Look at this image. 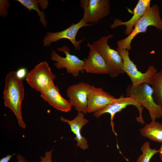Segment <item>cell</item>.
<instances>
[{"label":"cell","instance_id":"cell-15","mask_svg":"<svg viewBox=\"0 0 162 162\" xmlns=\"http://www.w3.org/2000/svg\"><path fill=\"white\" fill-rule=\"evenodd\" d=\"M40 93L43 99L55 109L65 112H68L71 110L72 106L69 101L60 94L57 86L54 85Z\"/></svg>","mask_w":162,"mask_h":162},{"label":"cell","instance_id":"cell-27","mask_svg":"<svg viewBox=\"0 0 162 162\" xmlns=\"http://www.w3.org/2000/svg\"><path fill=\"white\" fill-rule=\"evenodd\" d=\"M159 156L160 160L162 161V143L160 148L158 150Z\"/></svg>","mask_w":162,"mask_h":162},{"label":"cell","instance_id":"cell-12","mask_svg":"<svg viewBox=\"0 0 162 162\" xmlns=\"http://www.w3.org/2000/svg\"><path fill=\"white\" fill-rule=\"evenodd\" d=\"M117 99L101 88L92 85L88 98L87 112L94 113L102 110Z\"/></svg>","mask_w":162,"mask_h":162},{"label":"cell","instance_id":"cell-6","mask_svg":"<svg viewBox=\"0 0 162 162\" xmlns=\"http://www.w3.org/2000/svg\"><path fill=\"white\" fill-rule=\"evenodd\" d=\"M116 50L123 60L125 73L129 77L133 86L146 83L150 85L157 70L153 65L148 66L147 71L142 73L138 70L136 66L130 59L128 50L117 47Z\"/></svg>","mask_w":162,"mask_h":162},{"label":"cell","instance_id":"cell-5","mask_svg":"<svg viewBox=\"0 0 162 162\" xmlns=\"http://www.w3.org/2000/svg\"><path fill=\"white\" fill-rule=\"evenodd\" d=\"M56 75L46 61L36 65L27 74L26 81L33 89L41 92L54 85Z\"/></svg>","mask_w":162,"mask_h":162},{"label":"cell","instance_id":"cell-26","mask_svg":"<svg viewBox=\"0 0 162 162\" xmlns=\"http://www.w3.org/2000/svg\"><path fill=\"white\" fill-rule=\"evenodd\" d=\"M18 161L17 162H28V161L25 160V158L22 155L18 154L16 156Z\"/></svg>","mask_w":162,"mask_h":162},{"label":"cell","instance_id":"cell-19","mask_svg":"<svg viewBox=\"0 0 162 162\" xmlns=\"http://www.w3.org/2000/svg\"><path fill=\"white\" fill-rule=\"evenodd\" d=\"M26 8L31 11L34 10L38 13L40 17V21L44 27L47 26V21L45 19V15L43 11L40 10L38 7L39 0H17Z\"/></svg>","mask_w":162,"mask_h":162},{"label":"cell","instance_id":"cell-14","mask_svg":"<svg viewBox=\"0 0 162 162\" xmlns=\"http://www.w3.org/2000/svg\"><path fill=\"white\" fill-rule=\"evenodd\" d=\"M150 0H139L134 10L133 15L128 20L122 21L118 18L115 19L113 23L110 25L113 29L121 26H125V35H129L133 30L136 23L150 7Z\"/></svg>","mask_w":162,"mask_h":162},{"label":"cell","instance_id":"cell-23","mask_svg":"<svg viewBox=\"0 0 162 162\" xmlns=\"http://www.w3.org/2000/svg\"><path fill=\"white\" fill-rule=\"evenodd\" d=\"M17 76L20 79L22 80L27 75V70L26 68H22L19 69L16 71Z\"/></svg>","mask_w":162,"mask_h":162},{"label":"cell","instance_id":"cell-1","mask_svg":"<svg viewBox=\"0 0 162 162\" xmlns=\"http://www.w3.org/2000/svg\"><path fill=\"white\" fill-rule=\"evenodd\" d=\"M5 81L3 92L4 106L12 110L20 127L25 128L26 125L22 118L21 110L24 96L22 80L17 76L16 71H11L7 75Z\"/></svg>","mask_w":162,"mask_h":162},{"label":"cell","instance_id":"cell-21","mask_svg":"<svg viewBox=\"0 0 162 162\" xmlns=\"http://www.w3.org/2000/svg\"><path fill=\"white\" fill-rule=\"evenodd\" d=\"M10 3L8 0L0 1V15L3 17H6L8 14V9Z\"/></svg>","mask_w":162,"mask_h":162},{"label":"cell","instance_id":"cell-16","mask_svg":"<svg viewBox=\"0 0 162 162\" xmlns=\"http://www.w3.org/2000/svg\"><path fill=\"white\" fill-rule=\"evenodd\" d=\"M84 114L78 112L77 116L72 120H69L63 117H60L61 121L67 123L70 126L71 131L76 136L74 139L77 141L76 146L83 150L89 147L87 140L81 133L82 128L88 122V120L84 117Z\"/></svg>","mask_w":162,"mask_h":162},{"label":"cell","instance_id":"cell-13","mask_svg":"<svg viewBox=\"0 0 162 162\" xmlns=\"http://www.w3.org/2000/svg\"><path fill=\"white\" fill-rule=\"evenodd\" d=\"M87 46L89 51L83 67L84 71L88 73L109 74L108 67L101 55L92 44L88 43Z\"/></svg>","mask_w":162,"mask_h":162},{"label":"cell","instance_id":"cell-8","mask_svg":"<svg viewBox=\"0 0 162 162\" xmlns=\"http://www.w3.org/2000/svg\"><path fill=\"white\" fill-rule=\"evenodd\" d=\"M80 2L84 10L82 19L86 23L98 22L110 14L109 0H82Z\"/></svg>","mask_w":162,"mask_h":162},{"label":"cell","instance_id":"cell-10","mask_svg":"<svg viewBox=\"0 0 162 162\" xmlns=\"http://www.w3.org/2000/svg\"><path fill=\"white\" fill-rule=\"evenodd\" d=\"M92 85L84 82L72 85L67 89L69 101L78 112H87L88 98Z\"/></svg>","mask_w":162,"mask_h":162},{"label":"cell","instance_id":"cell-17","mask_svg":"<svg viewBox=\"0 0 162 162\" xmlns=\"http://www.w3.org/2000/svg\"><path fill=\"white\" fill-rule=\"evenodd\" d=\"M140 130L143 136L152 141L162 143V123L152 120Z\"/></svg>","mask_w":162,"mask_h":162},{"label":"cell","instance_id":"cell-7","mask_svg":"<svg viewBox=\"0 0 162 162\" xmlns=\"http://www.w3.org/2000/svg\"><path fill=\"white\" fill-rule=\"evenodd\" d=\"M57 50L65 54V57H62L54 50H52L51 59L56 62L54 65L57 69L65 68L68 73L72 74L75 77L78 76L80 72H84L83 67L85 61L81 60L74 55L71 54L70 50L67 46H64L58 48Z\"/></svg>","mask_w":162,"mask_h":162},{"label":"cell","instance_id":"cell-3","mask_svg":"<svg viewBox=\"0 0 162 162\" xmlns=\"http://www.w3.org/2000/svg\"><path fill=\"white\" fill-rule=\"evenodd\" d=\"M113 37L111 34L102 36L94 41L92 44L104 59L109 76L114 78L125 73L122 57L116 50L111 48L108 44L109 40Z\"/></svg>","mask_w":162,"mask_h":162},{"label":"cell","instance_id":"cell-18","mask_svg":"<svg viewBox=\"0 0 162 162\" xmlns=\"http://www.w3.org/2000/svg\"><path fill=\"white\" fill-rule=\"evenodd\" d=\"M150 85L155 102L162 108V70L155 74Z\"/></svg>","mask_w":162,"mask_h":162},{"label":"cell","instance_id":"cell-22","mask_svg":"<svg viewBox=\"0 0 162 162\" xmlns=\"http://www.w3.org/2000/svg\"><path fill=\"white\" fill-rule=\"evenodd\" d=\"M53 149L46 151L44 157H40V161L39 162H52V152Z\"/></svg>","mask_w":162,"mask_h":162},{"label":"cell","instance_id":"cell-25","mask_svg":"<svg viewBox=\"0 0 162 162\" xmlns=\"http://www.w3.org/2000/svg\"><path fill=\"white\" fill-rule=\"evenodd\" d=\"M15 154V153H13L11 155L8 154L6 157L1 159L0 160V162H8L12 156Z\"/></svg>","mask_w":162,"mask_h":162},{"label":"cell","instance_id":"cell-11","mask_svg":"<svg viewBox=\"0 0 162 162\" xmlns=\"http://www.w3.org/2000/svg\"><path fill=\"white\" fill-rule=\"evenodd\" d=\"M130 105L135 106L138 110L139 116L136 118L137 121L142 124L145 123L142 116L143 107L133 98L131 97H124L123 94L121 95L116 101L109 104L105 108L94 112V115L98 118L104 114H109L110 115L111 124L114 132L113 121L114 116L116 113L120 112L127 106Z\"/></svg>","mask_w":162,"mask_h":162},{"label":"cell","instance_id":"cell-24","mask_svg":"<svg viewBox=\"0 0 162 162\" xmlns=\"http://www.w3.org/2000/svg\"><path fill=\"white\" fill-rule=\"evenodd\" d=\"M49 4L48 0H39V5L43 10L46 9Z\"/></svg>","mask_w":162,"mask_h":162},{"label":"cell","instance_id":"cell-9","mask_svg":"<svg viewBox=\"0 0 162 162\" xmlns=\"http://www.w3.org/2000/svg\"><path fill=\"white\" fill-rule=\"evenodd\" d=\"M94 23L87 24L82 19L76 23H73L66 29L57 32H48L44 37L43 45L44 46H50L53 42L57 41L62 39L69 40L76 50L81 49L80 44L84 40H76V37L80 29L84 27L90 26Z\"/></svg>","mask_w":162,"mask_h":162},{"label":"cell","instance_id":"cell-4","mask_svg":"<svg viewBox=\"0 0 162 162\" xmlns=\"http://www.w3.org/2000/svg\"><path fill=\"white\" fill-rule=\"evenodd\" d=\"M126 91L127 97L133 98L148 110L152 120L162 117V108L155 102L153 89L150 85L145 83L133 86L130 84L127 86Z\"/></svg>","mask_w":162,"mask_h":162},{"label":"cell","instance_id":"cell-2","mask_svg":"<svg viewBox=\"0 0 162 162\" xmlns=\"http://www.w3.org/2000/svg\"><path fill=\"white\" fill-rule=\"evenodd\" d=\"M150 26H153L158 30L162 31V20L160 15L159 7L156 4L150 6L140 18L129 35L117 41V47L130 50L132 48L131 43L133 39L138 34L146 32L148 27Z\"/></svg>","mask_w":162,"mask_h":162},{"label":"cell","instance_id":"cell-20","mask_svg":"<svg viewBox=\"0 0 162 162\" xmlns=\"http://www.w3.org/2000/svg\"><path fill=\"white\" fill-rule=\"evenodd\" d=\"M141 150L142 154L138 156L136 162H150L152 158L159 152L158 150L150 148V143L148 141L145 142L142 145Z\"/></svg>","mask_w":162,"mask_h":162}]
</instances>
